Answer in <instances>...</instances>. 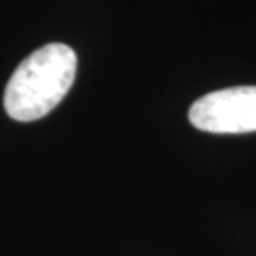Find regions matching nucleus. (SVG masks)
<instances>
[{"instance_id": "obj_1", "label": "nucleus", "mask_w": 256, "mask_h": 256, "mask_svg": "<svg viewBox=\"0 0 256 256\" xmlns=\"http://www.w3.org/2000/svg\"><path fill=\"white\" fill-rule=\"evenodd\" d=\"M76 54L66 44H46L32 52L12 74L4 108L16 122L44 118L64 99L76 76Z\"/></svg>"}, {"instance_id": "obj_2", "label": "nucleus", "mask_w": 256, "mask_h": 256, "mask_svg": "<svg viewBox=\"0 0 256 256\" xmlns=\"http://www.w3.org/2000/svg\"><path fill=\"white\" fill-rule=\"evenodd\" d=\"M188 118L194 128L207 133L256 131V86L209 93L190 106Z\"/></svg>"}]
</instances>
